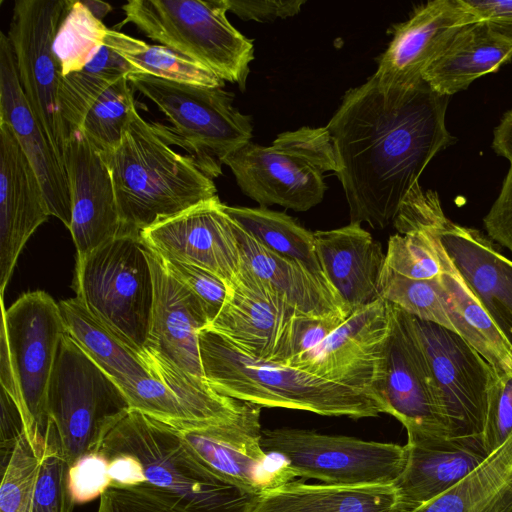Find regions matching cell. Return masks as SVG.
I'll list each match as a JSON object with an SVG mask.
<instances>
[{
    "mask_svg": "<svg viewBox=\"0 0 512 512\" xmlns=\"http://www.w3.org/2000/svg\"><path fill=\"white\" fill-rule=\"evenodd\" d=\"M0 381L17 405L23 432L42 458L48 426L47 391L60 343L62 312L44 291L28 292L9 308L1 296Z\"/></svg>",
    "mask_w": 512,
    "mask_h": 512,
    "instance_id": "cell-6",
    "label": "cell"
},
{
    "mask_svg": "<svg viewBox=\"0 0 512 512\" xmlns=\"http://www.w3.org/2000/svg\"><path fill=\"white\" fill-rule=\"evenodd\" d=\"M72 2L15 1L7 34L22 89L63 166L71 131L59 103L62 72L53 51V43Z\"/></svg>",
    "mask_w": 512,
    "mask_h": 512,
    "instance_id": "cell-13",
    "label": "cell"
},
{
    "mask_svg": "<svg viewBox=\"0 0 512 512\" xmlns=\"http://www.w3.org/2000/svg\"><path fill=\"white\" fill-rule=\"evenodd\" d=\"M388 302V301H387ZM389 303L383 406L405 427L407 436H448L432 372L413 317Z\"/></svg>",
    "mask_w": 512,
    "mask_h": 512,
    "instance_id": "cell-17",
    "label": "cell"
},
{
    "mask_svg": "<svg viewBox=\"0 0 512 512\" xmlns=\"http://www.w3.org/2000/svg\"><path fill=\"white\" fill-rule=\"evenodd\" d=\"M136 109L128 76H124L94 101L79 130L102 154L109 153L120 144Z\"/></svg>",
    "mask_w": 512,
    "mask_h": 512,
    "instance_id": "cell-35",
    "label": "cell"
},
{
    "mask_svg": "<svg viewBox=\"0 0 512 512\" xmlns=\"http://www.w3.org/2000/svg\"><path fill=\"white\" fill-rule=\"evenodd\" d=\"M220 162L231 169L242 192L262 207L277 204L303 212L319 204L326 191L320 172L272 146L249 142Z\"/></svg>",
    "mask_w": 512,
    "mask_h": 512,
    "instance_id": "cell-24",
    "label": "cell"
},
{
    "mask_svg": "<svg viewBox=\"0 0 512 512\" xmlns=\"http://www.w3.org/2000/svg\"><path fill=\"white\" fill-rule=\"evenodd\" d=\"M13 512H33V500L26 504L25 506H23L22 508Z\"/></svg>",
    "mask_w": 512,
    "mask_h": 512,
    "instance_id": "cell-55",
    "label": "cell"
},
{
    "mask_svg": "<svg viewBox=\"0 0 512 512\" xmlns=\"http://www.w3.org/2000/svg\"><path fill=\"white\" fill-rule=\"evenodd\" d=\"M261 444L281 456L296 477L336 486L394 485L407 462L406 445L304 429L262 430Z\"/></svg>",
    "mask_w": 512,
    "mask_h": 512,
    "instance_id": "cell-12",
    "label": "cell"
},
{
    "mask_svg": "<svg viewBox=\"0 0 512 512\" xmlns=\"http://www.w3.org/2000/svg\"><path fill=\"white\" fill-rule=\"evenodd\" d=\"M512 58V44L491 31L485 21L462 27L426 67L422 79L436 93L449 97L479 77L496 72Z\"/></svg>",
    "mask_w": 512,
    "mask_h": 512,
    "instance_id": "cell-29",
    "label": "cell"
},
{
    "mask_svg": "<svg viewBox=\"0 0 512 512\" xmlns=\"http://www.w3.org/2000/svg\"><path fill=\"white\" fill-rule=\"evenodd\" d=\"M130 85L151 100L170 126L153 123L172 145L188 150L211 177L221 174V159L251 142V117L233 106L223 87L179 83L147 74H129Z\"/></svg>",
    "mask_w": 512,
    "mask_h": 512,
    "instance_id": "cell-9",
    "label": "cell"
},
{
    "mask_svg": "<svg viewBox=\"0 0 512 512\" xmlns=\"http://www.w3.org/2000/svg\"><path fill=\"white\" fill-rule=\"evenodd\" d=\"M118 79L85 68L62 76L59 103L70 131L80 128L94 101Z\"/></svg>",
    "mask_w": 512,
    "mask_h": 512,
    "instance_id": "cell-42",
    "label": "cell"
},
{
    "mask_svg": "<svg viewBox=\"0 0 512 512\" xmlns=\"http://www.w3.org/2000/svg\"><path fill=\"white\" fill-rule=\"evenodd\" d=\"M413 323L432 372L448 436H482L495 370L456 332L415 317Z\"/></svg>",
    "mask_w": 512,
    "mask_h": 512,
    "instance_id": "cell-14",
    "label": "cell"
},
{
    "mask_svg": "<svg viewBox=\"0 0 512 512\" xmlns=\"http://www.w3.org/2000/svg\"><path fill=\"white\" fill-rule=\"evenodd\" d=\"M233 226L240 249L239 268L267 295L301 315L352 313L330 285L304 264L266 248L234 221Z\"/></svg>",
    "mask_w": 512,
    "mask_h": 512,
    "instance_id": "cell-27",
    "label": "cell"
},
{
    "mask_svg": "<svg viewBox=\"0 0 512 512\" xmlns=\"http://www.w3.org/2000/svg\"><path fill=\"white\" fill-rule=\"evenodd\" d=\"M483 222L491 239L512 252V161L500 194Z\"/></svg>",
    "mask_w": 512,
    "mask_h": 512,
    "instance_id": "cell-47",
    "label": "cell"
},
{
    "mask_svg": "<svg viewBox=\"0 0 512 512\" xmlns=\"http://www.w3.org/2000/svg\"><path fill=\"white\" fill-rule=\"evenodd\" d=\"M204 377L219 394L262 407L303 410L352 419L384 413L370 393L331 382L298 368L256 358L226 337L199 333Z\"/></svg>",
    "mask_w": 512,
    "mask_h": 512,
    "instance_id": "cell-3",
    "label": "cell"
},
{
    "mask_svg": "<svg viewBox=\"0 0 512 512\" xmlns=\"http://www.w3.org/2000/svg\"><path fill=\"white\" fill-rule=\"evenodd\" d=\"M348 314L326 316H298L293 324L286 365L293 366L304 355L318 346L347 318Z\"/></svg>",
    "mask_w": 512,
    "mask_h": 512,
    "instance_id": "cell-46",
    "label": "cell"
},
{
    "mask_svg": "<svg viewBox=\"0 0 512 512\" xmlns=\"http://www.w3.org/2000/svg\"><path fill=\"white\" fill-rule=\"evenodd\" d=\"M46 404L69 466L99 452L108 433L131 410L120 388L67 333L60 343Z\"/></svg>",
    "mask_w": 512,
    "mask_h": 512,
    "instance_id": "cell-10",
    "label": "cell"
},
{
    "mask_svg": "<svg viewBox=\"0 0 512 512\" xmlns=\"http://www.w3.org/2000/svg\"><path fill=\"white\" fill-rule=\"evenodd\" d=\"M51 216L40 181L10 125L0 122V292L35 230Z\"/></svg>",
    "mask_w": 512,
    "mask_h": 512,
    "instance_id": "cell-22",
    "label": "cell"
},
{
    "mask_svg": "<svg viewBox=\"0 0 512 512\" xmlns=\"http://www.w3.org/2000/svg\"><path fill=\"white\" fill-rule=\"evenodd\" d=\"M298 316L301 314L267 295L246 272L238 269L222 309L206 328L256 358L285 364Z\"/></svg>",
    "mask_w": 512,
    "mask_h": 512,
    "instance_id": "cell-23",
    "label": "cell"
},
{
    "mask_svg": "<svg viewBox=\"0 0 512 512\" xmlns=\"http://www.w3.org/2000/svg\"><path fill=\"white\" fill-rule=\"evenodd\" d=\"M67 334L112 379L131 409L150 417L166 413L176 394L134 350L95 319L75 297L59 302Z\"/></svg>",
    "mask_w": 512,
    "mask_h": 512,
    "instance_id": "cell-18",
    "label": "cell"
},
{
    "mask_svg": "<svg viewBox=\"0 0 512 512\" xmlns=\"http://www.w3.org/2000/svg\"><path fill=\"white\" fill-rule=\"evenodd\" d=\"M145 251L154 280V301L142 352L145 361L207 422L236 417L244 402L217 393L204 377L199 350V333L209 325L204 309L146 244Z\"/></svg>",
    "mask_w": 512,
    "mask_h": 512,
    "instance_id": "cell-5",
    "label": "cell"
},
{
    "mask_svg": "<svg viewBox=\"0 0 512 512\" xmlns=\"http://www.w3.org/2000/svg\"><path fill=\"white\" fill-rule=\"evenodd\" d=\"M226 2L228 11L243 20L267 22L296 15L305 0H226Z\"/></svg>",
    "mask_w": 512,
    "mask_h": 512,
    "instance_id": "cell-49",
    "label": "cell"
},
{
    "mask_svg": "<svg viewBox=\"0 0 512 512\" xmlns=\"http://www.w3.org/2000/svg\"><path fill=\"white\" fill-rule=\"evenodd\" d=\"M102 155L112 176L121 233H140L217 197L212 178L196 159L176 152L137 109L120 144Z\"/></svg>",
    "mask_w": 512,
    "mask_h": 512,
    "instance_id": "cell-2",
    "label": "cell"
},
{
    "mask_svg": "<svg viewBox=\"0 0 512 512\" xmlns=\"http://www.w3.org/2000/svg\"><path fill=\"white\" fill-rule=\"evenodd\" d=\"M398 234L424 227L439 240L465 284L512 347V261L480 231L448 219L438 194L417 182L400 204Z\"/></svg>",
    "mask_w": 512,
    "mask_h": 512,
    "instance_id": "cell-11",
    "label": "cell"
},
{
    "mask_svg": "<svg viewBox=\"0 0 512 512\" xmlns=\"http://www.w3.org/2000/svg\"><path fill=\"white\" fill-rule=\"evenodd\" d=\"M313 233L325 280L350 312L381 298L385 254L361 224Z\"/></svg>",
    "mask_w": 512,
    "mask_h": 512,
    "instance_id": "cell-28",
    "label": "cell"
},
{
    "mask_svg": "<svg viewBox=\"0 0 512 512\" xmlns=\"http://www.w3.org/2000/svg\"><path fill=\"white\" fill-rule=\"evenodd\" d=\"M108 31L82 1L73 0L53 43L62 76L83 69L105 43Z\"/></svg>",
    "mask_w": 512,
    "mask_h": 512,
    "instance_id": "cell-36",
    "label": "cell"
},
{
    "mask_svg": "<svg viewBox=\"0 0 512 512\" xmlns=\"http://www.w3.org/2000/svg\"><path fill=\"white\" fill-rule=\"evenodd\" d=\"M23 432V424L19 409L8 392L1 388V450L10 454Z\"/></svg>",
    "mask_w": 512,
    "mask_h": 512,
    "instance_id": "cell-51",
    "label": "cell"
},
{
    "mask_svg": "<svg viewBox=\"0 0 512 512\" xmlns=\"http://www.w3.org/2000/svg\"><path fill=\"white\" fill-rule=\"evenodd\" d=\"M111 485L109 459L101 452L86 454L69 468L68 486L75 504L101 497Z\"/></svg>",
    "mask_w": 512,
    "mask_h": 512,
    "instance_id": "cell-45",
    "label": "cell"
},
{
    "mask_svg": "<svg viewBox=\"0 0 512 512\" xmlns=\"http://www.w3.org/2000/svg\"><path fill=\"white\" fill-rule=\"evenodd\" d=\"M224 205L214 197L141 231V239L163 259L199 266L230 284L240 249Z\"/></svg>",
    "mask_w": 512,
    "mask_h": 512,
    "instance_id": "cell-19",
    "label": "cell"
},
{
    "mask_svg": "<svg viewBox=\"0 0 512 512\" xmlns=\"http://www.w3.org/2000/svg\"><path fill=\"white\" fill-rule=\"evenodd\" d=\"M391 326L389 303L380 298L354 310L335 331L292 367L366 391L384 409L382 399Z\"/></svg>",
    "mask_w": 512,
    "mask_h": 512,
    "instance_id": "cell-16",
    "label": "cell"
},
{
    "mask_svg": "<svg viewBox=\"0 0 512 512\" xmlns=\"http://www.w3.org/2000/svg\"><path fill=\"white\" fill-rule=\"evenodd\" d=\"M479 19L464 0H434L417 7L399 24L373 74L386 86L411 87L465 25Z\"/></svg>",
    "mask_w": 512,
    "mask_h": 512,
    "instance_id": "cell-21",
    "label": "cell"
},
{
    "mask_svg": "<svg viewBox=\"0 0 512 512\" xmlns=\"http://www.w3.org/2000/svg\"><path fill=\"white\" fill-rule=\"evenodd\" d=\"M0 122L13 129L40 181L51 216L69 229L71 200L66 170L28 103L4 32L0 33Z\"/></svg>",
    "mask_w": 512,
    "mask_h": 512,
    "instance_id": "cell-25",
    "label": "cell"
},
{
    "mask_svg": "<svg viewBox=\"0 0 512 512\" xmlns=\"http://www.w3.org/2000/svg\"><path fill=\"white\" fill-rule=\"evenodd\" d=\"M471 12L493 33L512 44V0H464Z\"/></svg>",
    "mask_w": 512,
    "mask_h": 512,
    "instance_id": "cell-50",
    "label": "cell"
},
{
    "mask_svg": "<svg viewBox=\"0 0 512 512\" xmlns=\"http://www.w3.org/2000/svg\"><path fill=\"white\" fill-rule=\"evenodd\" d=\"M124 19L148 38L205 66L224 82L245 89L253 41L229 22L226 0H130Z\"/></svg>",
    "mask_w": 512,
    "mask_h": 512,
    "instance_id": "cell-8",
    "label": "cell"
},
{
    "mask_svg": "<svg viewBox=\"0 0 512 512\" xmlns=\"http://www.w3.org/2000/svg\"><path fill=\"white\" fill-rule=\"evenodd\" d=\"M163 262L169 273L197 298L210 324L225 303L229 284L199 266L171 259H163Z\"/></svg>",
    "mask_w": 512,
    "mask_h": 512,
    "instance_id": "cell-43",
    "label": "cell"
},
{
    "mask_svg": "<svg viewBox=\"0 0 512 512\" xmlns=\"http://www.w3.org/2000/svg\"><path fill=\"white\" fill-rule=\"evenodd\" d=\"M380 296L417 319L436 323L453 331L441 300L439 277L416 280L383 268Z\"/></svg>",
    "mask_w": 512,
    "mask_h": 512,
    "instance_id": "cell-37",
    "label": "cell"
},
{
    "mask_svg": "<svg viewBox=\"0 0 512 512\" xmlns=\"http://www.w3.org/2000/svg\"><path fill=\"white\" fill-rule=\"evenodd\" d=\"M69 468L56 428L49 421L45 449L33 493V512H72L75 503L68 486Z\"/></svg>",
    "mask_w": 512,
    "mask_h": 512,
    "instance_id": "cell-38",
    "label": "cell"
},
{
    "mask_svg": "<svg viewBox=\"0 0 512 512\" xmlns=\"http://www.w3.org/2000/svg\"><path fill=\"white\" fill-rule=\"evenodd\" d=\"M384 268L416 280L435 279L442 272L434 241L423 229L390 236Z\"/></svg>",
    "mask_w": 512,
    "mask_h": 512,
    "instance_id": "cell-39",
    "label": "cell"
},
{
    "mask_svg": "<svg viewBox=\"0 0 512 512\" xmlns=\"http://www.w3.org/2000/svg\"><path fill=\"white\" fill-rule=\"evenodd\" d=\"M64 167L71 200L69 231L82 256L118 236L122 224L109 167L79 129L71 131Z\"/></svg>",
    "mask_w": 512,
    "mask_h": 512,
    "instance_id": "cell-20",
    "label": "cell"
},
{
    "mask_svg": "<svg viewBox=\"0 0 512 512\" xmlns=\"http://www.w3.org/2000/svg\"><path fill=\"white\" fill-rule=\"evenodd\" d=\"M512 435V373L496 375L490 389L483 430V441L489 455L498 450Z\"/></svg>",
    "mask_w": 512,
    "mask_h": 512,
    "instance_id": "cell-44",
    "label": "cell"
},
{
    "mask_svg": "<svg viewBox=\"0 0 512 512\" xmlns=\"http://www.w3.org/2000/svg\"><path fill=\"white\" fill-rule=\"evenodd\" d=\"M260 415V406L244 402L232 419L177 429L194 456L213 474L261 495L296 476L281 456L263 449Z\"/></svg>",
    "mask_w": 512,
    "mask_h": 512,
    "instance_id": "cell-15",
    "label": "cell"
},
{
    "mask_svg": "<svg viewBox=\"0 0 512 512\" xmlns=\"http://www.w3.org/2000/svg\"><path fill=\"white\" fill-rule=\"evenodd\" d=\"M492 147L497 155L512 161V110L504 114L494 129Z\"/></svg>",
    "mask_w": 512,
    "mask_h": 512,
    "instance_id": "cell-53",
    "label": "cell"
},
{
    "mask_svg": "<svg viewBox=\"0 0 512 512\" xmlns=\"http://www.w3.org/2000/svg\"><path fill=\"white\" fill-rule=\"evenodd\" d=\"M394 485L336 486L289 481L258 496L250 512H396Z\"/></svg>",
    "mask_w": 512,
    "mask_h": 512,
    "instance_id": "cell-31",
    "label": "cell"
},
{
    "mask_svg": "<svg viewBox=\"0 0 512 512\" xmlns=\"http://www.w3.org/2000/svg\"><path fill=\"white\" fill-rule=\"evenodd\" d=\"M509 512H512V509Z\"/></svg>",
    "mask_w": 512,
    "mask_h": 512,
    "instance_id": "cell-56",
    "label": "cell"
},
{
    "mask_svg": "<svg viewBox=\"0 0 512 512\" xmlns=\"http://www.w3.org/2000/svg\"><path fill=\"white\" fill-rule=\"evenodd\" d=\"M271 146L301 160L321 174L329 171L336 173L338 170L333 139L327 127H302L281 133Z\"/></svg>",
    "mask_w": 512,
    "mask_h": 512,
    "instance_id": "cell-41",
    "label": "cell"
},
{
    "mask_svg": "<svg viewBox=\"0 0 512 512\" xmlns=\"http://www.w3.org/2000/svg\"><path fill=\"white\" fill-rule=\"evenodd\" d=\"M105 42L131 64L134 73L199 86H224L211 70L164 45H150L114 29H109Z\"/></svg>",
    "mask_w": 512,
    "mask_h": 512,
    "instance_id": "cell-34",
    "label": "cell"
},
{
    "mask_svg": "<svg viewBox=\"0 0 512 512\" xmlns=\"http://www.w3.org/2000/svg\"><path fill=\"white\" fill-rule=\"evenodd\" d=\"M107 458L111 486L133 488L145 482L142 466L135 457L128 454H115Z\"/></svg>",
    "mask_w": 512,
    "mask_h": 512,
    "instance_id": "cell-52",
    "label": "cell"
},
{
    "mask_svg": "<svg viewBox=\"0 0 512 512\" xmlns=\"http://www.w3.org/2000/svg\"><path fill=\"white\" fill-rule=\"evenodd\" d=\"M82 2L93 14V16L101 21L112 10V7L106 2L92 0H86Z\"/></svg>",
    "mask_w": 512,
    "mask_h": 512,
    "instance_id": "cell-54",
    "label": "cell"
},
{
    "mask_svg": "<svg viewBox=\"0 0 512 512\" xmlns=\"http://www.w3.org/2000/svg\"><path fill=\"white\" fill-rule=\"evenodd\" d=\"M406 447L407 462L394 484L396 512H411L437 498L490 456L481 435L409 437Z\"/></svg>",
    "mask_w": 512,
    "mask_h": 512,
    "instance_id": "cell-26",
    "label": "cell"
},
{
    "mask_svg": "<svg viewBox=\"0 0 512 512\" xmlns=\"http://www.w3.org/2000/svg\"><path fill=\"white\" fill-rule=\"evenodd\" d=\"M224 210L237 225L263 246L301 262L325 280L314 233L299 225L292 217L262 206L250 208L224 205Z\"/></svg>",
    "mask_w": 512,
    "mask_h": 512,
    "instance_id": "cell-33",
    "label": "cell"
},
{
    "mask_svg": "<svg viewBox=\"0 0 512 512\" xmlns=\"http://www.w3.org/2000/svg\"><path fill=\"white\" fill-rule=\"evenodd\" d=\"M97 512H176L152 496L133 488L109 487Z\"/></svg>",
    "mask_w": 512,
    "mask_h": 512,
    "instance_id": "cell-48",
    "label": "cell"
},
{
    "mask_svg": "<svg viewBox=\"0 0 512 512\" xmlns=\"http://www.w3.org/2000/svg\"><path fill=\"white\" fill-rule=\"evenodd\" d=\"M73 289L95 319L143 352L154 280L140 233H120L91 252L77 255Z\"/></svg>",
    "mask_w": 512,
    "mask_h": 512,
    "instance_id": "cell-7",
    "label": "cell"
},
{
    "mask_svg": "<svg viewBox=\"0 0 512 512\" xmlns=\"http://www.w3.org/2000/svg\"><path fill=\"white\" fill-rule=\"evenodd\" d=\"M436 247L442 272L440 295L453 331L468 342L493 367L496 375L512 373V347L495 326L454 267L437 237L427 228Z\"/></svg>",
    "mask_w": 512,
    "mask_h": 512,
    "instance_id": "cell-30",
    "label": "cell"
},
{
    "mask_svg": "<svg viewBox=\"0 0 512 512\" xmlns=\"http://www.w3.org/2000/svg\"><path fill=\"white\" fill-rule=\"evenodd\" d=\"M99 452L135 457L145 482L133 489L176 512H250L259 496L208 470L176 427L137 410L131 409L108 433Z\"/></svg>",
    "mask_w": 512,
    "mask_h": 512,
    "instance_id": "cell-4",
    "label": "cell"
},
{
    "mask_svg": "<svg viewBox=\"0 0 512 512\" xmlns=\"http://www.w3.org/2000/svg\"><path fill=\"white\" fill-rule=\"evenodd\" d=\"M40 466L41 458L22 432L3 472L0 512L16 511L33 500Z\"/></svg>",
    "mask_w": 512,
    "mask_h": 512,
    "instance_id": "cell-40",
    "label": "cell"
},
{
    "mask_svg": "<svg viewBox=\"0 0 512 512\" xmlns=\"http://www.w3.org/2000/svg\"><path fill=\"white\" fill-rule=\"evenodd\" d=\"M448 98L423 79L411 87L386 86L374 75L345 93L326 127L350 223L393 224L427 164L453 141L445 124Z\"/></svg>",
    "mask_w": 512,
    "mask_h": 512,
    "instance_id": "cell-1",
    "label": "cell"
},
{
    "mask_svg": "<svg viewBox=\"0 0 512 512\" xmlns=\"http://www.w3.org/2000/svg\"><path fill=\"white\" fill-rule=\"evenodd\" d=\"M512 509V435L454 487L411 512H509Z\"/></svg>",
    "mask_w": 512,
    "mask_h": 512,
    "instance_id": "cell-32",
    "label": "cell"
}]
</instances>
